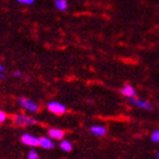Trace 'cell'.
I'll list each match as a JSON object with an SVG mask.
<instances>
[{
	"instance_id": "5bb4252c",
	"label": "cell",
	"mask_w": 159,
	"mask_h": 159,
	"mask_svg": "<svg viewBox=\"0 0 159 159\" xmlns=\"http://www.w3.org/2000/svg\"><path fill=\"white\" fill-rule=\"evenodd\" d=\"M7 119V114L2 110H0V123H3Z\"/></svg>"
},
{
	"instance_id": "5b68a950",
	"label": "cell",
	"mask_w": 159,
	"mask_h": 159,
	"mask_svg": "<svg viewBox=\"0 0 159 159\" xmlns=\"http://www.w3.org/2000/svg\"><path fill=\"white\" fill-rule=\"evenodd\" d=\"M120 93L126 98H136V92L131 84H125L120 89Z\"/></svg>"
},
{
	"instance_id": "6da1fadb",
	"label": "cell",
	"mask_w": 159,
	"mask_h": 159,
	"mask_svg": "<svg viewBox=\"0 0 159 159\" xmlns=\"http://www.w3.org/2000/svg\"><path fill=\"white\" fill-rule=\"evenodd\" d=\"M11 120H13L14 125L20 126V127L34 125V124H38V123H39L35 118L26 116V115H24V114H16V115H14V116L11 117Z\"/></svg>"
},
{
	"instance_id": "8992f818",
	"label": "cell",
	"mask_w": 159,
	"mask_h": 159,
	"mask_svg": "<svg viewBox=\"0 0 159 159\" xmlns=\"http://www.w3.org/2000/svg\"><path fill=\"white\" fill-rule=\"evenodd\" d=\"M129 101L131 103H133V105H135L136 107H139V108H143V109H151V108H152V106H151L150 102L136 99V98H129Z\"/></svg>"
},
{
	"instance_id": "7a4b0ae2",
	"label": "cell",
	"mask_w": 159,
	"mask_h": 159,
	"mask_svg": "<svg viewBox=\"0 0 159 159\" xmlns=\"http://www.w3.org/2000/svg\"><path fill=\"white\" fill-rule=\"evenodd\" d=\"M18 103H20V107H23L24 109L30 111V113H37L39 111V105L37 102L32 101L29 98H25V97H20L18 99Z\"/></svg>"
},
{
	"instance_id": "9a60e30c",
	"label": "cell",
	"mask_w": 159,
	"mask_h": 159,
	"mask_svg": "<svg viewBox=\"0 0 159 159\" xmlns=\"http://www.w3.org/2000/svg\"><path fill=\"white\" fill-rule=\"evenodd\" d=\"M20 3H23V5H31V3H33L35 0H17Z\"/></svg>"
},
{
	"instance_id": "30bf717a",
	"label": "cell",
	"mask_w": 159,
	"mask_h": 159,
	"mask_svg": "<svg viewBox=\"0 0 159 159\" xmlns=\"http://www.w3.org/2000/svg\"><path fill=\"white\" fill-rule=\"evenodd\" d=\"M55 6L58 10L65 11L68 9V2L67 0H55Z\"/></svg>"
},
{
	"instance_id": "ba28073f",
	"label": "cell",
	"mask_w": 159,
	"mask_h": 159,
	"mask_svg": "<svg viewBox=\"0 0 159 159\" xmlns=\"http://www.w3.org/2000/svg\"><path fill=\"white\" fill-rule=\"evenodd\" d=\"M39 142L40 147L43 148V149H52V148H55V143L52 142V140L50 138H47V136L39 138Z\"/></svg>"
},
{
	"instance_id": "277c9868",
	"label": "cell",
	"mask_w": 159,
	"mask_h": 159,
	"mask_svg": "<svg viewBox=\"0 0 159 159\" xmlns=\"http://www.w3.org/2000/svg\"><path fill=\"white\" fill-rule=\"evenodd\" d=\"M20 141L25 146H29V147H39L40 146V142H39V138L34 135H31L29 133H25L23 135L20 136Z\"/></svg>"
},
{
	"instance_id": "7c38bea8",
	"label": "cell",
	"mask_w": 159,
	"mask_h": 159,
	"mask_svg": "<svg viewBox=\"0 0 159 159\" xmlns=\"http://www.w3.org/2000/svg\"><path fill=\"white\" fill-rule=\"evenodd\" d=\"M27 159H40L39 153L35 151V150H31L29 152V156H27Z\"/></svg>"
},
{
	"instance_id": "2e32d148",
	"label": "cell",
	"mask_w": 159,
	"mask_h": 159,
	"mask_svg": "<svg viewBox=\"0 0 159 159\" xmlns=\"http://www.w3.org/2000/svg\"><path fill=\"white\" fill-rule=\"evenodd\" d=\"M13 76L15 77H22L23 76V73L22 72H20V70H16V72H13V74H11Z\"/></svg>"
},
{
	"instance_id": "9c48e42d",
	"label": "cell",
	"mask_w": 159,
	"mask_h": 159,
	"mask_svg": "<svg viewBox=\"0 0 159 159\" xmlns=\"http://www.w3.org/2000/svg\"><path fill=\"white\" fill-rule=\"evenodd\" d=\"M90 132L92 133L93 135H97V136H103L106 135L107 133V129L105 126H101V125H94V126H91L90 127Z\"/></svg>"
},
{
	"instance_id": "8fae6325",
	"label": "cell",
	"mask_w": 159,
	"mask_h": 159,
	"mask_svg": "<svg viewBox=\"0 0 159 159\" xmlns=\"http://www.w3.org/2000/svg\"><path fill=\"white\" fill-rule=\"evenodd\" d=\"M59 147H60V149L64 150L65 152H70V151H72V149H73V144H72L70 141H67V140H61Z\"/></svg>"
},
{
	"instance_id": "52a82bcc",
	"label": "cell",
	"mask_w": 159,
	"mask_h": 159,
	"mask_svg": "<svg viewBox=\"0 0 159 159\" xmlns=\"http://www.w3.org/2000/svg\"><path fill=\"white\" fill-rule=\"evenodd\" d=\"M48 135L55 140H63L65 136V131L59 129H48Z\"/></svg>"
},
{
	"instance_id": "e0dca14e",
	"label": "cell",
	"mask_w": 159,
	"mask_h": 159,
	"mask_svg": "<svg viewBox=\"0 0 159 159\" xmlns=\"http://www.w3.org/2000/svg\"><path fill=\"white\" fill-rule=\"evenodd\" d=\"M3 70H5V67L0 64V79H5V75H3Z\"/></svg>"
},
{
	"instance_id": "ac0fdd59",
	"label": "cell",
	"mask_w": 159,
	"mask_h": 159,
	"mask_svg": "<svg viewBox=\"0 0 159 159\" xmlns=\"http://www.w3.org/2000/svg\"><path fill=\"white\" fill-rule=\"evenodd\" d=\"M157 158L159 159V152H157Z\"/></svg>"
},
{
	"instance_id": "3957f363",
	"label": "cell",
	"mask_w": 159,
	"mask_h": 159,
	"mask_svg": "<svg viewBox=\"0 0 159 159\" xmlns=\"http://www.w3.org/2000/svg\"><path fill=\"white\" fill-rule=\"evenodd\" d=\"M47 108H48L50 113L58 115V116L64 115L67 111V107L65 105H63V103L58 102V101H51V102H49L47 105Z\"/></svg>"
},
{
	"instance_id": "4fadbf2b",
	"label": "cell",
	"mask_w": 159,
	"mask_h": 159,
	"mask_svg": "<svg viewBox=\"0 0 159 159\" xmlns=\"http://www.w3.org/2000/svg\"><path fill=\"white\" fill-rule=\"evenodd\" d=\"M151 140H152L153 142H159V129H156L155 132L151 134Z\"/></svg>"
}]
</instances>
